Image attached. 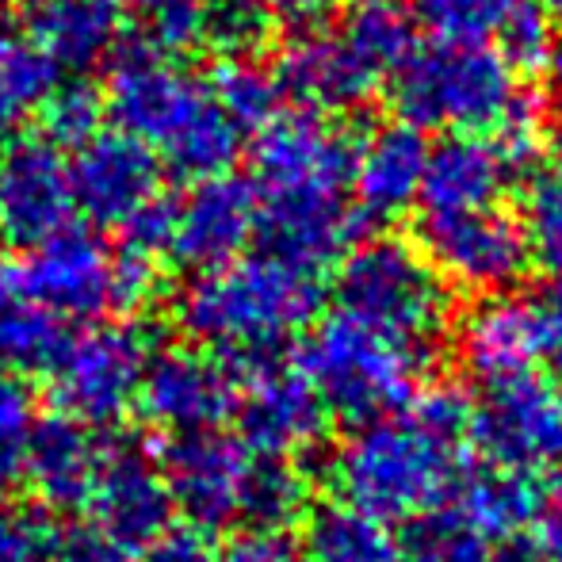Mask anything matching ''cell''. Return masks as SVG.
I'll return each mask as SVG.
<instances>
[{"label": "cell", "mask_w": 562, "mask_h": 562, "mask_svg": "<svg viewBox=\"0 0 562 562\" xmlns=\"http://www.w3.org/2000/svg\"><path fill=\"white\" fill-rule=\"evenodd\" d=\"M356 142L314 112L276 115L252 149L257 237L268 257L322 276L360 229L352 195Z\"/></svg>", "instance_id": "obj_1"}, {"label": "cell", "mask_w": 562, "mask_h": 562, "mask_svg": "<svg viewBox=\"0 0 562 562\" xmlns=\"http://www.w3.org/2000/svg\"><path fill=\"white\" fill-rule=\"evenodd\" d=\"M471 471V398L456 386L417 391L409 406L363 422L340 440L329 479L340 502L386 520L445 505Z\"/></svg>", "instance_id": "obj_2"}, {"label": "cell", "mask_w": 562, "mask_h": 562, "mask_svg": "<svg viewBox=\"0 0 562 562\" xmlns=\"http://www.w3.org/2000/svg\"><path fill=\"white\" fill-rule=\"evenodd\" d=\"M104 108L115 119V131L138 138L157 161L188 180L229 172L241 154L245 134L223 112L211 81L149 46L115 54Z\"/></svg>", "instance_id": "obj_3"}, {"label": "cell", "mask_w": 562, "mask_h": 562, "mask_svg": "<svg viewBox=\"0 0 562 562\" xmlns=\"http://www.w3.org/2000/svg\"><path fill=\"white\" fill-rule=\"evenodd\" d=\"M318 306L322 276L260 252L195 276L177 299V322L226 363L252 371L272 363L283 340L311 326Z\"/></svg>", "instance_id": "obj_4"}, {"label": "cell", "mask_w": 562, "mask_h": 562, "mask_svg": "<svg viewBox=\"0 0 562 562\" xmlns=\"http://www.w3.org/2000/svg\"><path fill=\"white\" fill-rule=\"evenodd\" d=\"M334 295L337 314L414 348L425 360H432L448 337L451 295L414 241L371 237L352 245L337 260Z\"/></svg>", "instance_id": "obj_5"}, {"label": "cell", "mask_w": 562, "mask_h": 562, "mask_svg": "<svg viewBox=\"0 0 562 562\" xmlns=\"http://www.w3.org/2000/svg\"><path fill=\"white\" fill-rule=\"evenodd\" d=\"M391 81L398 119L417 131L494 134L525 97L517 69L486 43L414 46Z\"/></svg>", "instance_id": "obj_6"}, {"label": "cell", "mask_w": 562, "mask_h": 562, "mask_svg": "<svg viewBox=\"0 0 562 562\" xmlns=\"http://www.w3.org/2000/svg\"><path fill=\"white\" fill-rule=\"evenodd\" d=\"M429 363L422 352L375 334L363 322L334 314L303 340L295 368L318 391L329 414L363 425L409 406Z\"/></svg>", "instance_id": "obj_7"}, {"label": "cell", "mask_w": 562, "mask_h": 562, "mask_svg": "<svg viewBox=\"0 0 562 562\" xmlns=\"http://www.w3.org/2000/svg\"><path fill=\"white\" fill-rule=\"evenodd\" d=\"M471 451L532 479L562 471V379L525 371L482 386L471 402Z\"/></svg>", "instance_id": "obj_8"}, {"label": "cell", "mask_w": 562, "mask_h": 562, "mask_svg": "<svg viewBox=\"0 0 562 562\" xmlns=\"http://www.w3.org/2000/svg\"><path fill=\"white\" fill-rule=\"evenodd\" d=\"M149 356V337L123 322L69 334L54 368L46 371L54 402L81 425H112L138 402Z\"/></svg>", "instance_id": "obj_9"}, {"label": "cell", "mask_w": 562, "mask_h": 562, "mask_svg": "<svg viewBox=\"0 0 562 562\" xmlns=\"http://www.w3.org/2000/svg\"><path fill=\"white\" fill-rule=\"evenodd\" d=\"M417 249L429 257L440 280H451L456 288L479 291V295H505L525 280L528 265H532L525 223L497 203L474 211L422 215Z\"/></svg>", "instance_id": "obj_10"}, {"label": "cell", "mask_w": 562, "mask_h": 562, "mask_svg": "<svg viewBox=\"0 0 562 562\" xmlns=\"http://www.w3.org/2000/svg\"><path fill=\"white\" fill-rule=\"evenodd\" d=\"M77 215L69 157L46 134H23L0 146V245L38 249Z\"/></svg>", "instance_id": "obj_11"}, {"label": "cell", "mask_w": 562, "mask_h": 562, "mask_svg": "<svg viewBox=\"0 0 562 562\" xmlns=\"http://www.w3.org/2000/svg\"><path fill=\"white\" fill-rule=\"evenodd\" d=\"M237 398H241V375L234 363L195 348L154 352L138 391L142 414L172 437L226 425L237 414Z\"/></svg>", "instance_id": "obj_12"}, {"label": "cell", "mask_w": 562, "mask_h": 562, "mask_svg": "<svg viewBox=\"0 0 562 562\" xmlns=\"http://www.w3.org/2000/svg\"><path fill=\"white\" fill-rule=\"evenodd\" d=\"M249 463L252 451L241 445V437H226L218 429L184 432L161 448V474L172 505L184 513L188 525L203 532L237 520Z\"/></svg>", "instance_id": "obj_13"}, {"label": "cell", "mask_w": 562, "mask_h": 562, "mask_svg": "<svg viewBox=\"0 0 562 562\" xmlns=\"http://www.w3.org/2000/svg\"><path fill=\"white\" fill-rule=\"evenodd\" d=\"M89 509L92 525L112 536L131 559H138L172 528L177 505L165 486L161 463H154L149 451L131 440H112Z\"/></svg>", "instance_id": "obj_14"}, {"label": "cell", "mask_w": 562, "mask_h": 562, "mask_svg": "<svg viewBox=\"0 0 562 562\" xmlns=\"http://www.w3.org/2000/svg\"><path fill=\"white\" fill-rule=\"evenodd\" d=\"M77 211L92 226L123 229L161 195V161L123 131H100L69 161Z\"/></svg>", "instance_id": "obj_15"}, {"label": "cell", "mask_w": 562, "mask_h": 562, "mask_svg": "<svg viewBox=\"0 0 562 562\" xmlns=\"http://www.w3.org/2000/svg\"><path fill=\"white\" fill-rule=\"evenodd\" d=\"M241 445L257 456H299L326 437L329 409L299 368L272 360L245 371L237 398Z\"/></svg>", "instance_id": "obj_16"}, {"label": "cell", "mask_w": 562, "mask_h": 562, "mask_svg": "<svg viewBox=\"0 0 562 562\" xmlns=\"http://www.w3.org/2000/svg\"><path fill=\"white\" fill-rule=\"evenodd\" d=\"M252 237H257V188L252 180L218 172L195 180L192 192L177 203L169 252L177 265L200 276L241 260Z\"/></svg>", "instance_id": "obj_17"}, {"label": "cell", "mask_w": 562, "mask_h": 562, "mask_svg": "<svg viewBox=\"0 0 562 562\" xmlns=\"http://www.w3.org/2000/svg\"><path fill=\"white\" fill-rule=\"evenodd\" d=\"M283 97L295 100L303 112L314 115H348L360 112L379 92L383 77L356 54L345 31H299L280 54L276 66Z\"/></svg>", "instance_id": "obj_18"}, {"label": "cell", "mask_w": 562, "mask_h": 562, "mask_svg": "<svg viewBox=\"0 0 562 562\" xmlns=\"http://www.w3.org/2000/svg\"><path fill=\"white\" fill-rule=\"evenodd\" d=\"M23 291L58 318L115 314V249L85 229H61L31 249L23 265Z\"/></svg>", "instance_id": "obj_19"}, {"label": "cell", "mask_w": 562, "mask_h": 562, "mask_svg": "<svg viewBox=\"0 0 562 562\" xmlns=\"http://www.w3.org/2000/svg\"><path fill=\"white\" fill-rule=\"evenodd\" d=\"M425 146L422 131L409 123H383L356 146L352 203L360 223H391L422 200Z\"/></svg>", "instance_id": "obj_20"}, {"label": "cell", "mask_w": 562, "mask_h": 562, "mask_svg": "<svg viewBox=\"0 0 562 562\" xmlns=\"http://www.w3.org/2000/svg\"><path fill=\"white\" fill-rule=\"evenodd\" d=\"M456 348L463 371L482 386L536 371V360L543 356L540 314L525 299L490 295L463 318Z\"/></svg>", "instance_id": "obj_21"}, {"label": "cell", "mask_w": 562, "mask_h": 562, "mask_svg": "<svg viewBox=\"0 0 562 562\" xmlns=\"http://www.w3.org/2000/svg\"><path fill=\"white\" fill-rule=\"evenodd\" d=\"M108 445L112 440H100L92 425H81L66 414L46 417L31 429L23 474L50 509H85L92 490H97Z\"/></svg>", "instance_id": "obj_22"}, {"label": "cell", "mask_w": 562, "mask_h": 562, "mask_svg": "<svg viewBox=\"0 0 562 562\" xmlns=\"http://www.w3.org/2000/svg\"><path fill=\"white\" fill-rule=\"evenodd\" d=\"M513 161L502 154L494 138L482 134H448L445 142L429 146L422 180L425 215L445 211H474L494 207V200L513 180Z\"/></svg>", "instance_id": "obj_23"}, {"label": "cell", "mask_w": 562, "mask_h": 562, "mask_svg": "<svg viewBox=\"0 0 562 562\" xmlns=\"http://www.w3.org/2000/svg\"><path fill=\"white\" fill-rule=\"evenodd\" d=\"M27 38L58 69L85 74L115 50L119 12L112 0H38Z\"/></svg>", "instance_id": "obj_24"}, {"label": "cell", "mask_w": 562, "mask_h": 562, "mask_svg": "<svg viewBox=\"0 0 562 562\" xmlns=\"http://www.w3.org/2000/svg\"><path fill=\"white\" fill-rule=\"evenodd\" d=\"M303 562H409L386 520L348 502H322L303 517Z\"/></svg>", "instance_id": "obj_25"}, {"label": "cell", "mask_w": 562, "mask_h": 562, "mask_svg": "<svg viewBox=\"0 0 562 562\" xmlns=\"http://www.w3.org/2000/svg\"><path fill=\"white\" fill-rule=\"evenodd\" d=\"M451 502L482 528L494 543L517 540L525 536V528L536 525L548 490L543 479L520 471H502V467H482V471H467L463 482L456 486Z\"/></svg>", "instance_id": "obj_26"}, {"label": "cell", "mask_w": 562, "mask_h": 562, "mask_svg": "<svg viewBox=\"0 0 562 562\" xmlns=\"http://www.w3.org/2000/svg\"><path fill=\"white\" fill-rule=\"evenodd\" d=\"M306 509H311V486H306L303 471L283 456H257L252 451L237 520L245 528L283 532L299 517H306Z\"/></svg>", "instance_id": "obj_27"}, {"label": "cell", "mask_w": 562, "mask_h": 562, "mask_svg": "<svg viewBox=\"0 0 562 562\" xmlns=\"http://www.w3.org/2000/svg\"><path fill=\"white\" fill-rule=\"evenodd\" d=\"M402 548L409 562H490L497 543L448 497L445 505L409 520Z\"/></svg>", "instance_id": "obj_28"}, {"label": "cell", "mask_w": 562, "mask_h": 562, "mask_svg": "<svg viewBox=\"0 0 562 562\" xmlns=\"http://www.w3.org/2000/svg\"><path fill=\"white\" fill-rule=\"evenodd\" d=\"M58 89V66L31 38H0V131L38 115Z\"/></svg>", "instance_id": "obj_29"}, {"label": "cell", "mask_w": 562, "mask_h": 562, "mask_svg": "<svg viewBox=\"0 0 562 562\" xmlns=\"http://www.w3.org/2000/svg\"><path fill=\"white\" fill-rule=\"evenodd\" d=\"M211 89L241 134L265 131L280 115V81L252 58H223V66L211 77Z\"/></svg>", "instance_id": "obj_30"}, {"label": "cell", "mask_w": 562, "mask_h": 562, "mask_svg": "<svg viewBox=\"0 0 562 562\" xmlns=\"http://www.w3.org/2000/svg\"><path fill=\"white\" fill-rule=\"evenodd\" d=\"M66 337L58 314L38 306L35 299H20L0 318V363H12L20 371H50Z\"/></svg>", "instance_id": "obj_31"}, {"label": "cell", "mask_w": 562, "mask_h": 562, "mask_svg": "<svg viewBox=\"0 0 562 562\" xmlns=\"http://www.w3.org/2000/svg\"><path fill=\"white\" fill-rule=\"evenodd\" d=\"M340 31H345V38L356 46V54H360L383 81L398 74V66L409 58V50H414V27H409L398 8L363 4L348 15Z\"/></svg>", "instance_id": "obj_32"}, {"label": "cell", "mask_w": 562, "mask_h": 562, "mask_svg": "<svg viewBox=\"0 0 562 562\" xmlns=\"http://www.w3.org/2000/svg\"><path fill=\"white\" fill-rule=\"evenodd\" d=\"M268 0H203V43L223 58H252L272 35Z\"/></svg>", "instance_id": "obj_33"}, {"label": "cell", "mask_w": 562, "mask_h": 562, "mask_svg": "<svg viewBox=\"0 0 562 562\" xmlns=\"http://www.w3.org/2000/svg\"><path fill=\"white\" fill-rule=\"evenodd\" d=\"M525 0H417L422 23L440 43H486L497 38Z\"/></svg>", "instance_id": "obj_34"}, {"label": "cell", "mask_w": 562, "mask_h": 562, "mask_svg": "<svg viewBox=\"0 0 562 562\" xmlns=\"http://www.w3.org/2000/svg\"><path fill=\"white\" fill-rule=\"evenodd\" d=\"M126 8L149 50L180 58L203 43V0H126Z\"/></svg>", "instance_id": "obj_35"}, {"label": "cell", "mask_w": 562, "mask_h": 562, "mask_svg": "<svg viewBox=\"0 0 562 562\" xmlns=\"http://www.w3.org/2000/svg\"><path fill=\"white\" fill-rule=\"evenodd\" d=\"M43 126H46V138L54 142V146H85L89 138H97L100 131H104V92H97L92 85H58L54 89V97L46 100L43 112Z\"/></svg>", "instance_id": "obj_36"}, {"label": "cell", "mask_w": 562, "mask_h": 562, "mask_svg": "<svg viewBox=\"0 0 562 562\" xmlns=\"http://www.w3.org/2000/svg\"><path fill=\"white\" fill-rule=\"evenodd\" d=\"M525 234L532 245V260H540L548 272L562 276V177L540 172L528 180L525 192Z\"/></svg>", "instance_id": "obj_37"}, {"label": "cell", "mask_w": 562, "mask_h": 562, "mask_svg": "<svg viewBox=\"0 0 562 562\" xmlns=\"http://www.w3.org/2000/svg\"><path fill=\"white\" fill-rule=\"evenodd\" d=\"M497 38H502V58L513 69H525V74H543L559 43L551 15L540 4H528V0L513 12V20L505 23Z\"/></svg>", "instance_id": "obj_38"}, {"label": "cell", "mask_w": 562, "mask_h": 562, "mask_svg": "<svg viewBox=\"0 0 562 562\" xmlns=\"http://www.w3.org/2000/svg\"><path fill=\"white\" fill-rule=\"evenodd\" d=\"M0 562H58V528L38 509L0 513Z\"/></svg>", "instance_id": "obj_39"}, {"label": "cell", "mask_w": 562, "mask_h": 562, "mask_svg": "<svg viewBox=\"0 0 562 562\" xmlns=\"http://www.w3.org/2000/svg\"><path fill=\"white\" fill-rule=\"evenodd\" d=\"M31 429H35V406H31L27 391L20 383L0 379V479L4 482H12L23 471Z\"/></svg>", "instance_id": "obj_40"}, {"label": "cell", "mask_w": 562, "mask_h": 562, "mask_svg": "<svg viewBox=\"0 0 562 562\" xmlns=\"http://www.w3.org/2000/svg\"><path fill=\"white\" fill-rule=\"evenodd\" d=\"M215 562H303V551L288 532L245 528L215 551Z\"/></svg>", "instance_id": "obj_41"}, {"label": "cell", "mask_w": 562, "mask_h": 562, "mask_svg": "<svg viewBox=\"0 0 562 562\" xmlns=\"http://www.w3.org/2000/svg\"><path fill=\"white\" fill-rule=\"evenodd\" d=\"M58 562H131V555L92 520H81V525L58 528Z\"/></svg>", "instance_id": "obj_42"}, {"label": "cell", "mask_w": 562, "mask_h": 562, "mask_svg": "<svg viewBox=\"0 0 562 562\" xmlns=\"http://www.w3.org/2000/svg\"><path fill=\"white\" fill-rule=\"evenodd\" d=\"M215 551L203 528H169L154 548L146 551V562H215Z\"/></svg>", "instance_id": "obj_43"}, {"label": "cell", "mask_w": 562, "mask_h": 562, "mask_svg": "<svg viewBox=\"0 0 562 562\" xmlns=\"http://www.w3.org/2000/svg\"><path fill=\"white\" fill-rule=\"evenodd\" d=\"M540 340H543V360L555 368V375L562 379V276L543 291L540 306Z\"/></svg>", "instance_id": "obj_44"}, {"label": "cell", "mask_w": 562, "mask_h": 562, "mask_svg": "<svg viewBox=\"0 0 562 562\" xmlns=\"http://www.w3.org/2000/svg\"><path fill=\"white\" fill-rule=\"evenodd\" d=\"M532 543L543 562H562V486L548 490V502H543L540 517H536Z\"/></svg>", "instance_id": "obj_45"}, {"label": "cell", "mask_w": 562, "mask_h": 562, "mask_svg": "<svg viewBox=\"0 0 562 562\" xmlns=\"http://www.w3.org/2000/svg\"><path fill=\"white\" fill-rule=\"evenodd\" d=\"M334 4L337 0H268L276 20L291 23V27H299V31L318 27V23L334 12Z\"/></svg>", "instance_id": "obj_46"}, {"label": "cell", "mask_w": 562, "mask_h": 562, "mask_svg": "<svg viewBox=\"0 0 562 562\" xmlns=\"http://www.w3.org/2000/svg\"><path fill=\"white\" fill-rule=\"evenodd\" d=\"M20 299H27V291H23V265H15L12 257L0 252V318H4Z\"/></svg>", "instance_id": "obj_47"}, {"label": "cell", "mask_w": 562, "mask_h": 562, "mask_svg": "<svg viewBox=\"0 0 562 562\" xmlns=\"http://www.w3.org/2000/svg\"><path fill=\"white\" fill-rule=\"evenodd\" d=\"M490 562H543L540 551H536L532 540H525V536H517V540H505L494 548V555Z\"/></svg>", "instance_id": "obj_48"}, {"label": "cell", "mask_w": 562, "mask_h": 562, "mask_svg": "<svg viewBox=\"0 0 562 562\" xmlns=\"http://www.w3.org/2000/svg\"><path fill=\"white\" fill-rule=\"evenodd\" d=\"M551 172L562 177V123L551 131Z\"/></svg>", "instance_id": "obj_49"}, {"label": "cell", "mask_w": 562, "mask_h": 562, "mask_svg": "<svg viewBox=\"0 0 562 562\" xmlns=\"http://www.w3.org/2000/svg\"><path fill=\"white\" fill-rule=\"evenodd\" d=\"M551 81H555V89L562 92V38L555 43V54H551V66H548Z\"/></svg>", "instance_id": "obj_50"}, {"label": "cell", "mask_w": 562, "mask_h": 562, "mask_svg": "<svg viewBox=\"0 0 562 562\" xmlns=\"http://www.w3.org/2000/svg\"><path fill=\"white\" fill-rule=\"evenodd\" d=\"M540 8L551 15V20H559V23H562V0H540Z\"/></svg>", "instance_id": "obj_51"}, {"label": "cell", "mask_w": 562, "mask_h": 562, "mask_svg": "<svg viewBox=\"0 0 562 562\" xmlns=\"http://www.w3.org/2000/svg\"><path fill=\"white\" fill-rule=\"evenodd\" d=\"M363 4H379V8H398L402 0H363Z\"/></svg>", "instance_id": "obj_52"}, {"label": "cell", "mask_w": 562, "mask_h": 562, "mask_svg": "<svg viewBox=\"0 0 562 562\" xmlns=\"http://www.w3.org/2000/svg\"><path fill=\"white\" fill-rule=\"evenodd\" d=\"M0 509H4V479H0Z\"/></svg>", "instance_id": "obj_53"}, {"label": "cell", "mask_w": 562, "mask_h": 562, "mask_svg": "<svg viewBox=\"0 0 562 562\" xmlns=\"http://www.w3.org/2000/svg\"><path fill=\"white\" fill-rule=\"evenodd\" d=\"M0 4H8V0H0Z\"/></svg>", "instance_id": "obj_54"}, {"label": "cell", "mask_w": 562, "mask_h": 562, "mask_svg": "<svg viewBox=\"0 0 562 562\" xmlns=\"http://www.w3.org/2000/svg\"><path fill=\"white\" fill-rule=\"evenodd\" d=\"M0 8H4V4H0Z\"/></svg>", "instance_id": "obj_55"}]
</instances>
